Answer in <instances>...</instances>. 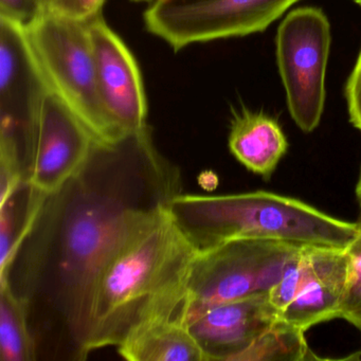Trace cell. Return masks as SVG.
<instances>
[{"instance_id": "cell-16", "label": "cell", "mask_w": 361, "mask_h": 361, "mask_svg": "<svg viewBox=\"0 0 361 361\" xmlns=\"http://www.w3.org/2000/svg\"><path fill=\"white\" fill-rule=\"evenodd\" d=\"M348 279L340 307L339 318L361 331V224L357 235L345 247Z\"/></svg>"}, {"instance_id": "cell-2", "label": "cell", "mask_w": 361, "mask_h": 361, "mask_svg": "<svg viewBox=\"0 0 361 361\" xmlns=\"http://www.w3.org/2000/svg\"><path fill=\"white\" fill-rule=\"evenodd\" d=\"M168 204L138 224L101 269L90 301L84 358L92 350L119 348L155 321L185 323L188 280L198 251Z\"/></svg>"}, {"instance_id": "cell-3", "label": "cell", "mask_w": 361, "mask_h": 361, "mask_svg": "<svg viewBox=\"0 0 361 361\" xmlns=\"http://www.w3.org/2000/svg\"><path fill=\"white\" fill-rule=\"evenodd\" d=\"M168 207L198 252L240 240L345 248L360 230L359 223L342 221L297 198L266 191L213 196L180 192Z\"/></svg>"}, {"instance_id": "cell-19", "label": "cell", "mask_w": 361, "mask_h": 361, "mask_svg": "<svg viewBox=\"0 0 361 361\" xmlns=\"http://www.w3.org/2000/svg\"><path fill=\"white\" fill-rule=\"evenodd\" d=\"M350 121L361 132V51L345 88Z\"/></svg>"}, {"instance_id": "cell-10", "label": "cell", "mask_w": 361, "mask_h": 361, "mask_svg": "<svg viewBox=\"0 0 361 361\" xmlns=\"http://www.w3.org/2000/svg\"><path fill=\"white\" fill-rule=\"evenodd\" d=\"M279 319L268 293L226 302L188 323L206 361H236Z\"/></svg>"}, {"instance_id": "cell-8", "label": "cell", "mask_w": 361, "mask_h": 361, "mask_svg": "<svg viewBox=\"0 0 361 361\" xmlns=\"http://www.w3.org/2000/svg\"><path fill=\"white\" fill-rule=\"evenodd\" d=\"M97 141L75 114L50 92L39 126L23 151L27 185L46 197L58 193L83 170Z\"/></svg>"}, {"instance_id": "cell-14", "label": "cell", "mask_w": 361, "mask_h": 361, "mask_svg": "<svg viewBox=\"0 0 361 361\" xmlns=\"http://www.w3.org/2000/svg\"><path fill=\"white\" fill-rule=\"evenodd\" d=\"M30 304L9 278L0 280V359L33 361L37 342L30 324Z\"/></svg>"}, {"instance_id": "cell-15", "label": "cell", "mask_w": 361, "mask_h": 361, "mask_svg": "<svg viewBox=\"0 0 361 361\" xmlns=\"http://www.w3.org/2000/svg\"><path fill=\"white\" fill-rule=\"evenodd\" d=\"M305 331L279 318L236 361H301L318 359L312 352Z\"/></svg>"}, {"instance_id": "cell-12", "label": "cell", "mask_w": 361, "mask_h": 361, "mask_svg": "<svg viewBox=\"0 0 361 361\" xmlns=\"http://www.w3.org/2000/svg\"><path fill=\"white\" fill-rule=\"evenodd\" d=\"M228 145L247 170L270 178L287 149L286 136L276 120L247 109L234 111Z\"/></svg>"}, {"instance_id": "cell-22", "label": "cell", "mask_w": 361, "mask_h": 361, "mask_svg": "<svg viewBox=\"0 0 361 361\" xmlns=\"http://www.w3.org/2000/svg\"><path fill=\"white\" fill-rule=\"evenodd\" d=\"M354 1L357 4V5H359L361 7V0H354Z\"/></svg>"}, {"instance_id": "cell-17", "label": "cell", "mask_w": 361, "mask_h": 361, "mask_svg": "<svg viewBox=\"0 0 361 361\" xmlns=\"http://www.w3.org/2000/svg\"><path fill=\"white\" fill-rule=\"evenodd\" d=\"M105 0H51L48 10L78 22L87 23L102 14Z\"/></svg>"}, {"instance_id": "cell-6", "label": "cell", "mask_w": 361, "mask_h": 361, "mask_svg": "<svg viewBox=\"0 0 361 361\" xmlns=\"http://www.w3.org/2000/svg\"><path fill=\"white\" fill-rule=\"evenodd\" d=\"M300 0H153L145 29L174 51L263 32Z\"/></svg>"}, {"instance_id": "cell-21", "label": "cell", "mask_w": 361, "mask_h": 361, "mask_svg": "<svg viewBox=\"0 0 361 361\" xmlns=\"http://www.w3.org/2000/svg\"><path fill=\"white\" fill-rule=\"evenodd\" d=\"M37 1H39V5H41L45 10H48L50 3H51V0H37Z\"/></svg>"}, {"instance_id": "cell-13", "label": "cell", "mask_w": 361, "mask_h": 361, "mask_svg": "<svg viewBox=\"0 0 361 361\" xmlns=\"http://www.w3.org/2000/svg\"><path fill=\"white\" fill-rule=\"evenodd\" d=\"M117 350L128 361H206L189 326L179 319L152 322Z\"/></svg>"}, {"instance_id": "cell-18", "label": "cell", "mask_w": 361, "mask_h": 361, "mask_svg": "<svg viewBox=\"0 0 361 361\" xmlns=\"http://www.w3.org/2000/svg\"><path fill=\"white\" fill-rule=\"evenodd\" d=\"M45 11L37 0H0V16L27 26Z\"/></svg>"}, {"instance_id": "cell-11", "label": "cell", "mask_w": 361, "mask_h": 361, "mask_svg": "<svg viewBox=\"0 0 361 361\" xmlns=\"http://www.w3.org/2000/svg\"><path fill=\"white\" fill-rule=\"evenodd\" d=\"M304 271L290 305L279 318L301 331L339 318L348 279L345 248L305 246Z\"/></svg>"}, {"instance_id": "cell-20", "label": "cell", "mask_w": 361, "mask_h": 361, "mask_svg": "<svg viewBox=\"0 0 361 361\" xmlns=\"http://www.w3.org/2000/svg\"><path fill=\"white\" fill-rule=\"evenodd\" d=\"M356 195H357V198H358L359 204H360V206H361V171H360V176H359L358 183H357Z\"/></svg>"}, {"instance_id": "cell-7", "label": "cell", "mask_w": 361, "mask_h": 361, "mask_svg": "<svg viewBox=\"0 0 361 361\" xmlns=\"http://www.w3.org/2000/svg\"><path fill=\"white\" fill-rule=\"evenodd\" d=\"M331 42V25L318 8L293 10L278 29L276 59L289 114L304 133L318 128L324 111Z\"/></svg>"}, {"instance_id": "cell-23", "label": "cell", "mask_w": 361, "mask_h": 361, "mask_svg": "<svg viewBox=\"0 0 361 361\" xmlns=\"http://www.w3.org/2000/svg\"><path fill=\"white\" fill-rule=\"evenodd\" d=\"M136 1H143V0H136Z\"/></svg>"}, {"instance_id": "cell-1", "label": "cell", "mask_w": 361, "mask_h": 361, "mask_svg": "<svg viewBox=\"0 0 361 361\" xmlns=\"http://www.w3.org/2000/svg\"><path fill=\"white\" fill-rule=\"evenodd\" d=\"M179 190L178 175L157 151L149 126L114 143L97 141L83 170L42 210L52 228L62 320L84 359L86 325L99 274L122 240Z\"/></svg>"}, {"instance_id": "cell-9", "label": "cell", "mask_w": 361, "mask_h": 361, "mask_svg": "<svg viewBox=\"0 0 361 361\" xmlns=\"http://www.w3.org/2000/svg\"><path fill=\"white\" fill-rule=\"evenodd\" d=\"M103 104L120 137L147 128V94L138 63L102 14L87 22Z\"/></svg>"}, {"instance_id": "cell-5", "label": "cell", "mask_w": 361, "mask_h": 361, "mask_svg": "<svg viewBox=\"0 0 361 361\" xmlns=\"http://www.w3.org/2000/svg\"><path fill=\"white\" fill-rule=\"evenodd\" d=\"M303 247L240 240L198 252L188 280L185 324L219 304L269 293Z\"/></svg>"}, {"instance_id": "cell-4", "label": "cell", "mask_w": 361, "mask_h": 361, "mask_svg": "<svg viewBox=\"0 0 361 361\" xmlns=\"http://www.w3.org/2000/svg\"><path fill=\"white\" fill-rule=\"evenodd\" d=\"M25 28L52 92L97 140L114 143L123 139L103 104L87 23L45 10Z\"/></svg>"}]
</instances>
